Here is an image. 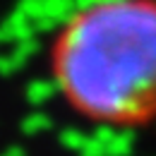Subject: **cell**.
<instances>
[{
	"label": "cell",
	"instance_id": "cell-1",
	"mask_svg": "<svg viewBox=\"0 0 156 156\" xmlns=\"http://www.w3.org/2000/svg\"><path fill=\"white\" fill-rule=\"evenodd\" d=\"M51 70L67 106L98 125L156 120V0H91L60 27Z\"/></svg>",
	"mask_w": 156,
	"mask_h": 156
}]
</instances>
